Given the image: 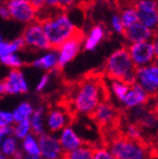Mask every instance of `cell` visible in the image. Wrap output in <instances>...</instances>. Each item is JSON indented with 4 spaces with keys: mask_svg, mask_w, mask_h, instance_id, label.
<instances>
[{
    "mask_svg": "<svg viewBox=\"0 0 158 159\" xmlns=\"http://www.w3.org/2000/svg\"><path fill=\"white\" fill-rule=\"evenodd\" d=\"M105 83L99 77H87L75 86L71 95V106L77 114L92 115L106 98Z\"/></svg>",
    "mask_w": 158,
    "mask_h": 159,
    "instance_id": "1",
    "label": "cell"
},
{
    "mask_svg": "<svg viewBox=\"0 0 158 159\" xmlns=\"http://www.w3.org/2000/svg\"><path fill=\"white\" fill-rule=\"evenodd\" d=\"M138 16V22L151 29L158 31V1L157 0H137L134 5Z\"/></svg>",
    "mask_w": 158,
    "mask_h": 159,
    "instance_id": "8",
    "label": "cell"
},
{
    "mask_svg": "<svg viewBox=\"0 0 158 159\" xmlns=\"http://www.w3.org/2000/svg\"><path fill=\"white\" fill-rule=\"evenodd\" d=\"M151 42H153V45H154V51H155L156 60H158V31L155 32V35H154Z\"/></svg>",
    "mask_w": 158,
    "mask_h": 159,
    "instance_id": "39",
    "label": "cell"
},
{
    "mask_svg": "<svg viewBox=\"0 0 158 159\" xmlns=\"http://www.w3.org/2000/svg\"><path fill=\"white\" fill-rule=\"evenodd\" d=\"M33 67L40 71H44V72H50L52 70L58 67V54L57 50L50 49L48 51L40 54L38 57H35L31 63Z\"/></svg>",
    "mask_w": 158,
    "mask_h": 159,
    "instance_id": "19",
    "label": "cell"
},
{
    "mask_svg": "<svg viewBox=\"0 0 158 159\" xmlns=\"http://www.w3.org/2000/svg\"><path fill=\"white\" fill-rule=\"evenodd\" d=\"M3 40H5V39H3V35H2V33L0 32V42H1V41H3Z\"/></svg>",
    "mask_w": 158,
    "mask_h": 159,
    "instance_id": "42",
    "label": "cell"
},
{
    "mask_svg": "<svg viewBox=\"0 0 158 159\" xmlns=\"http://www.w3.org/2000/svg\"><path fill=\"white\" fill-rule=\"evenodd\" d=\"M57 136L64 154L73 152L74 149L79 148V147H81L83 145L82 138L77 134L74 127L71 126V125L62 129L59 134H57Z\"/></svg>",
    "mask_w": 158,
    "mask_h": 159,
    "instance_id": "15",
    "label": "cell"
},
{
    "mask_svg": "<svg viewBox=\"0 0 158 159\" xmlns=\"http://www.w3.org/2000/svg\"><path fill=\"white\" fill-rule=\"evenodd\" d=\"M5 94H6L5 83H3V81H0V96H1V95H5Z\"/></svg>",
    "mask_w": 158,
    "mask_h": 159,
    "instance_id": "40",
    "label": "cell"
},
{
    "mask_svg": "<svg viewBox=\"0 0 158 159\" xmlns=\"http://www.w3.org/2000/svg\"><path fill=\"white\" fill-rule=\"evenodd\" d=\"M0 159H8V158H6L5 156H2V155L0 154Z\"/></svg>",
    "mask_w": 158,
    "mask_h": 159,
    "instance_id": "43",
    "label": "cell"
},
{
    "mask_svg": "<svg viewBox=\"0 0 158 159\" xmlns=\"http://www.w3.org/2000/svg\"><path fill=\"white\" fill-rule=\"evenodd\" d=\"M25 1L31 3V5H32L33 7L35 8V9L39 10V11L44 8V5H43V0H25Z\"/></svg>",
    "mask_w": 158,
    "mask_h": 159,
    "instance_id": "37",
    "label": "cell"
},
{
    "mask_svg": "<svg viewBox=\"0 0 158 159\" xmlns=\"http://www.w3.org/2000/svg\"><path fill=\"white\" fill-rule=\"evenodd\" d=\"M3 83L6 87V94L10 96L26 94L29 92V82L21 70H10L3 80Z\"/></svg>",
    "mask_w": 158,
    "mask_h": 159,
    "instance_id": "12",
    "label": "cell"
},
{
    "mask_svg": "<svg viewBox=\"0 0 158 159\" xmlns=\"http://www.w3.org/2000/svg\"><path fill=\"white\" fill-rule=\"evenodd\" d=\"M135 83L138 84L148 96H158V60L149 65L136 69Z\"/></svg>",
    "mask_w": 158,
    "mask_h": 159,
    "instance_id": "7",
    "label": "cell"
},
{
    "mask_svg": "<svg viewBox=\"0 0 158 159\" xmlns=\"http://www.w3.org/2000/svg\"><path fill=\"white\" fill-rule=\"evenodd\" d=\"M45 113H47V111H45L44 107L37 106L35 108L32 116L29 119L30 125H31V132L37 136H41V135L47 133V129H45Z\"/></svg>",
    "mask_w": 158,
    "mask_h": 159,
    "instance_id": "22",
    "label": "cell"
},
{
    "mask_svg": "<svg viewBox=\"0 0 158 159\" xmlns=\"http://www.w3.org/2000/svg\"><path fill=\"white\" fill-rule=\"evenodd\" d=\"M104 72L107 79L121 80L128 84L135 82L136 67L132 62L127 48H119L109 55Z\"/></svg>",
    "mask_w": 158,
    "mask_h": 159,
    "instance_id": "3",
    "label": "cell"
},
{
    "mask_svg": "<svg viewBox=\"0 0 158 159\" xmlns=\"http://www.w3.org/2000/svg\"><path fill=\"white\" fill-rule=\"evenodd\" d=\"M149 96L148 94L135 82L129 84V89L126 93V95L123 97L119 104L126 109H136L139 107H143L147 103Z\"/></svg>",
    "mask_w": 158,
    "mask_h": 159,
    "instance_id": "14",
    "label": "cell"
},
{
    "mask_svg": "<svg viewBox=\"0 0 158 159\" xmlns=\"http://www.w3.org/2000/svg\"><path fill=\"white\" fill-rule=\"evenodd\" d=\"M156 159H158V155H157V157H156Z\"/></svg>",
    "mask_w": 158,
    "mask_h": 159,
    "instance_id": "44",
    "label": "cell"
},
{
    "mask_svg": "<svg viewBox=\"0 0 158 159\" xmlns=\"http://www.w3.org/2000/svg\"><path fill=\"white\" fill-rule=\"evenodd\" d=\"M50 84V75L48 73H43L40 76L39 81H38L37 85H35V91L37 92H43Z\"/></svg>",
    "mask_w": 158,
    "mask_h": 159,
    "instance_id": "33",
    "label": "cell"
},
{
    "mask_svg": "<svg viewBox=\"0 0 158 159\" xmlns=\"http://www.w3.org/2000/svg\"><path fill=\"white\" fill-rule=\"evenodd\" d=\"M93 159H116L109 147H97L93 152Z\"/></svg>",
    "mask_w": 158,
    "mask_h": 159,
    "instance_id": "32",
    "label": "cell"
},
{
    "mask_svg": "<svg viewBox=\"0 0 158 159\" xmlns=\"http://www.w3.org/2000/svg\"><path fill=\"white\" fill-rule=\"evenodd\" d=\"M0 154L8 159H22L23 154L20 150V142L10 135L0 145Z\"/></svg>",
    "mask_w": 158,
    "mask_h": 159,
    "instance_id": "20",
    "label": "cell"
},
{
    "mask_svg": "<svg viewBox=\"0 0 158 159\" xmlns=\"http://www.w3.org/2000/svg\"><path fill=\"white\" fill-rule=\"evenodd\" d=\"M41 22L51 49H58L67 40L79 34L74 21L63 11L52 13Z\"/></svg>",
    "mask_w": 158,
    "mask_h": 159,
    "instance_id": "2",
    "label": "cell"
},
{
    "mask_svg": "<svg viewBox=\"0 0 158 159\" xmlns=\"http://www.w3.org/2000/svg\"><path fill=\"white\" fill-rule=\"evenodd\" d=\"M118 15L125 29L138 22V16H137V11L134 6H127V7L123 8Z\"/></svg>",
    "mask_w": 158,
    "mask_h": 159,
    "instance_id": "25",
    "label": "cell"
},
{
    "mask_svg": "<svg viewBox=\"0 0 158 159\" xmlns=\"http://www.w3.org/2000/svg\"><path fill=\"white\" fill-rule=\"evenodd\" d=\"M0 63L5 66L9 67L10 70H20L25 65V59L19 53H12V54L1 57Z\"/></svg>",
    "mask_w": 158,
    "mask_h": 159,
    "instance_id": "27",
    "label": "cell"
},
{
    "mask_svg": "<svg viewBox=\"0 0 158 159\" xmlns=\"http://www.w3.org/2000/svg\"><path fill=\"white\" fill-rule=\"evenodd\" d=\"M127 51L136 69L149 65L156 61L155 51L151 41L129 44L127 47Z\"/></svg>",
    "mask_w": 158,
    "mask_h": 159,
    "instance_id": "9",
    "label": "cell"
},
{
    "mask_svg": "<svg viewBox=\"0 0 158 159\" xmlns=\"http://www.w3.org/2000/svg\"><path fill=\"white\" fill-rule=\"evenodd\" d=\"M94 120L102 126H109L115 122L117 117L116 108L112 103L107 102L106 99L102 102L92 114Z\"/></svg>",
    "mask_w": 158,
    "mask_h": 159,
    "instance_id": "17",
    "label": "cell"
},
{
    "mask_svg": "<svg viewBox=\"0 0 158 159\" xmlns=\"http://www.w3.org/2000/svg\"><path fill=\"white\" fill-rule=\"evenodd\" d=\"M10 135H12V127L0 128V145H1V143H2L8 136H10Z\"/></svg>",
    "mask_w": 158,
    "mask_h": 159,
    "instance_id": "34",
    "label": "cell"
},
{
    "mask_svg": "<svg viewBox=\"0 0 158 159\" xmlns=\"http://www.w3.org/2000/svg\"><path fill=\"white\" fill-rule=\"evenodd\" d=\"M63 159H64V158H63Z\"/></svg>",
    "mask_w": 158,
    "mask_h": 159,
    "instance_id": "46",
    "label": "cell"
},
{
    "mask_svg": "<svg viewBox=\"0 0 158 159\" xmlns=\"http://www.w3.org/2000/svg\"><path fill=\"white\" fill-rule=\"evenodd\" d=\"M70 113L63 107H54L45 113V129L50 134H59L62 129L70 125Z\"/></svg>",
    "mask_w": 158,
    "mask_h": 159,
    "instance_id": "11",
    "label": "cell"
},
{
    "mask_svg": "<svg viewBox=\"0 0 158 159\" xmlns=\"http://www.w3.org/2000/svg\"><path fill=\"white\" fill-rule=\"evenodd\" d=\"M123 35L125 38L126 42L129 45L134 44V43L151 41L154 35H155V32L148 29V28H146L142 23L137 22L135 25H131L129 28H127V29H125Z\"/></svg>",
    "mask_w": 158,
    "mask_h": 159,
    "instance_id": "16",
    "label": "cell"
},
{
    "mask_svg": "<svg viewBox=\"0 0 158 159\" xmlns=\"http://www.w3.org/2000/svg\"><path fill=\"white\" fill-rule=\"evenodd\" d=\"M77 0H59V8L61 9H67L71 8L77 3Z\"/></svg>",
    "mask_w": 158,
    "mask_h": 159,
    "instance_id": "35",
    "label": "cell"
},
{
    "mask_svg": "<svg viewBox=\"0 0 158 159\" xmlns=\"http://www.w3.org/2000/svg\"><path fill=\"white\" fill-rule=\"evenodd\" d=\"M106 35V30L102 25H93L83 38V49L85 51H94Z\"/></svg>",
    "mask_w": 158,
    "mask_h": 159,
    "instance_id": "18",
    "label": "cell"
},
{
    "mask_svg": "<svg viewBox=\"0 0 158 159\" xmlns=\"http://www.w3.org/2000/svg\"><path fill=\"white\" fill-rule=\"evenodd\" d=\"M22 159H43V158L41 156H26V155H23Z\"/></svg>",
    "mask_w": 158,
    "mask_h": 159,
    "instance_id": "41",
    "label": "cell"
},
{
    "mask_svg": "<svg viewBox=\"0 0 158 159\" xmlns=\"http://www.w3.org/2000/svg\"><path fill=\"white\" fill-rule=\"evenodd\" d=\"M82 48H83V38L80 35V33L67 40L64 43H62L58 49H55L58 54V67L62 69L70 64L81 52Z\"/></svg>",
    "mask_w": 158,
    "mask_h": 159,
    "instance_id": "10",
    "label": "cell"
},
{
    "mask_svg": "<svg viewBox=\"0 0 158 159\" xmlns=\"http://www.w3.org/2000/svg\"><path fill=\"white\" fill-rule=\"evenodd\" d=\"M21 39L25 42V47L35 51H48L51 49L48 38L42 27V22L35 21L30 23L22 31Z\"/></svg>",
    "mask_w": 158,
    "mask_h": 159,
    "instance_id": "5",
    "label": "cell"
},
{
    "mask_svg": "<svg viewBox=\"0 0 158 159\" xmlns=\"http://www.w3.org/2000/svg\"><path fill=\"white\" fill-rule=\"evenodd\" d=\"M43 5L47 8H59V0H43Z\"/></svg>",
    "mask_w": 158,
    "mask_h": 159,
    "instance_id": "38",
    "label": "cell"
},
{
    "mask_svg": "<svg viewBox=\"0 0 158 159\" xmlns=\"http://www.w3.org/2000/svg\"><path fill=\"white\" fill-rule=\"evenodd\" d=\"M20 150L26 156H40L39 136L31 133L22 140H20Z\"/></svg>",
    "mask_w": 158,
    "mask_h": 159,
    "instance_id": "23",
    "label": "cell"
},
{
    "mask_svg": "<svg viewBox=\"0 0 158 159\" xmlns=\"http://www.w3.org/2000/svg\"><path fill=\"white\" fill-rule=\"evenodd\" d=\"M32 132H31V125H30L29 120L15 123L12 126V136H15L19 142L26 138Z\"/></svg>",
    "mask_w": 158,
    "mask_h": 159,
    "instance_id": "28",
    "label": "cell"
},
{
    "mask_svg": "<svg viewBox=\"0 0 158 159\" xmlns=\"http://www.w3.org/2000/svg\"><path fill=\"white\" fill-rule=\"evenodd\" d=\"M93 152L94 149L91 146L83 144L73 152L65 154L64 159H93Z\"/></svg>",
    "mask_w": 158,
    "mask_h": 159,
    "instance_id": "26",
    "label": "cell"
},
{
    "mask_svg": "<svg viewBox=\"0 0 158 159\" xmlns=\"http://www.w3.org/2000/svg\"><path fill=\"white\" fill-rule=\"evenodd\" d=\"M109 150L116 159H148L149 150L141 140L117 137L109 143Z\"/></svg>",
    "mask_w": 158,
    "mask_h": 159,
    "instance_id": "4",
    "label": "cell"
},
{
    "mask_svg": "<svg viewBox=\"0 0 158 159\" xmlns=\"http://www.w3.org/2000/svg\"><path fill=\"white\" fill-rule=\"evenodd\" d=\"M35 107L33 106L32 103H30L29 101H22L20 102L15 108L11 111L12 112V116L15 119V123L22 122V120H29L30 117L32 116L33 112H35Z\"/></svg>",
    "mask_w": 158,
    "mask_h": 159,
    "instance_id": "24",
    "label": "cell"
},
{
    "mask_svg": "<svg viewBox=\"0 0 158 159\" xmlns=\"http://www.w3.org/2000/svg\"><path fill=\"white\" fill-rule=\"evenodd\" d=\"M105 87L112 98L119 103L128 91L129 84L121 80L107 79V81L105 82Z\"/></svg>",
    "mask_w": 158,
    "mask_h": 159,
    "instance_id": "21",
    "label": "cell"
},
{
    "mask_svg": "<svg viewBox=\"0 0 158 159\" xmlns=\"http://www.w3.org/2000/svg\"><path fill=\"white\" fill-rule=\"evenodd\" d=\"M109 28L113 31L114 33L116 34H124V31H125V28L122 22L121 17H119L118 13H113L111 16V19H109Z\"/></svg>",
    "mask_w": 158,
    "mask_h": 159,
    "instance_id": "30",
    "label": "cell"
},
{
    "mask_svg": "<svg viewBox=\"0 0 158 159\" xmlns=\"http://www.w3.org/2000/svg\"><path fill=\"white\" fill-rule=\"evenodd\" d=\"M0 19H3V20L10 19L9 10H8L6 3H0Z\"/></svg>",
    "mask_w": 158,
    "mask_h": 159,
    "instance_id": "36",
    "label": "cell"
},
{
    "mask_svg": "<svg viewBox=\"0 0 158 159\" xmlns=\"http://www.w3.org/2000/svg\"><path fill=\"white\" fill-rule=\"evenodd\" d=\"M125 137L133 139V140H141L142 138V129L135 123H129L125 127Z\"/></svg>",
    "mask_w": 158,
    "mask_h": 159,
    "instance_id": "29",
    "label": "cell"
},
{
    "mask_svg": "<svg viewBox=\"0 0 158 159\" xmlns=\"http://www.w3.org/2000/svg\"><path fill=\"white\" fill-rule=\"evenodd\" d=\"M15 124V119L12 112L8 109H0V128L5 127H12Z\"/></svg>",
    "mask_w": 158,
    "mask_h": 159,
    "instance_id": "31",
    "label": "cell"
},
{
    "mask_svg": "<svg viewBox=\"0 0 158 159\" xmlns=\"http://www.w3.org/2000/svg\"><path fill=\"white\" fill-rule=\"evenodd\" d=\"M157 145H158V139H157Z\"/></svg>",
    "mask_w": 158,
    "mask_h": 159,
    "instance_id": "45",
    "label": "cell"
},
{
    "mask_svg": "<svg viewBox=\"0 0 158 159\" xmlns=\"http://www.w3.org/2000/svg\"><path fill=\"white\" fill-rule=\"evenodd\" d=\"M40 156L43 159H63L64 152L60 145L58 136L54 134H45L39 136Z\"/></svg>",
    "mask_w": 158,
    "mask_h": 159,
    "instance_id": "13",
    "label": "cell"
},
{
    "mask_svg": "<svg viewBox=\"0 0 158 159\" xmlns=\"http://www.w3.org/2000/svg\"><path fill=\"white\" fill-rule=\"evenodd\" d=\"M6 6L9 10L10 19L22 25L35 22L39 17V10L25 0H7Z\"/></svg>",
    "mask_w": 158,
    "mask_h": 159,
    "instance_id": "6",
    "label": "cell"
}]
</instances>
